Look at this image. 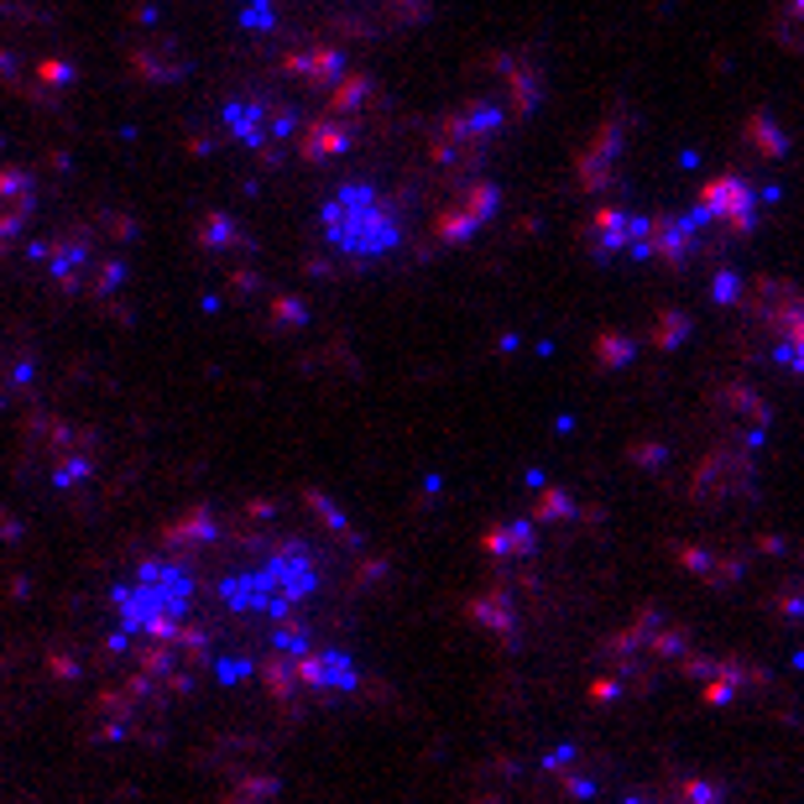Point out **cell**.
Instances as JSON below:
<instances>
[{"label":"cell","instance_id":"1","mask_svg":"<svg viewBox=\"0 0 804 804\" xmlns=\"http://www.w3.org/2000/svg\"><path fill=\"white\" fill-rule=\"evenodd\" d=\"M768 334H773V360L804 377V298L768 304Z\"/></svg>","mask_w":804,"mask_h":804}]
</instances>
